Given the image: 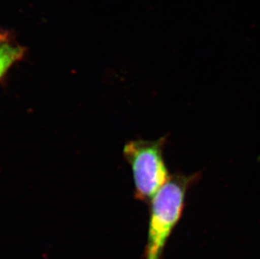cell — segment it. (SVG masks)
Returning a JSON list of instances; mask_svg holds the SVG:
<instances>
[{
    "mask_svg": "<svg viewBox=\"0 0 260 259\" xmlns=\"http://www.w3.org/2000/svg\"><path fill=\"white\" fill-rule=\"evenodd\" d=\"M25 48L9 36H0V79L8 70L25 56Z\"/></svg>",
    "mask_w": 260,
    "mask_h": 259,
    "instance_id": "cell-3",
    "label": "cell"
},
{
    "mask_svg": "<svg viewBox=\"0 0 260 259\" xmlns=\"http://www.w3.org/2000/svg\"><path fill=\"white\" fill-rule=\"evenodd\" d=\"M166 140V137L156 141L136 140L124 147V156L133 170L135 197L139 201L149 202L171 177L164 157Z\"/></svg>",
    "mask_w": 260,
    "mask_h": 259,
    "instance_id": "cell-2",
    "label": "cell"
},
{
    "mask_svg": "<svg viewBox=\"0 0 260 259\" xmlns=\"http://www.w3.org/2000/svg\"><path fill=\"white\" fill-rule=\"evenodd\" d=\"M201 178V173L171 175L152 197L144 259H162L165 246L181 219L188 190Z\"/></svg>",
    "mask_w": 260,
    "mask_h": 259,
    "instance_id": "cell-1",
    "label": "cell"
}]
</instances>
